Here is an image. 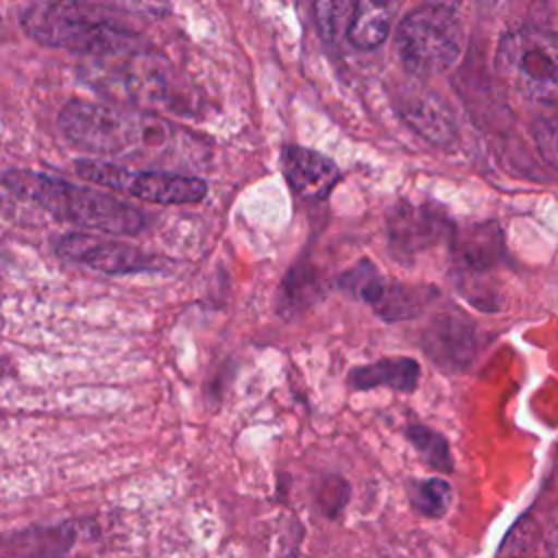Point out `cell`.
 Wrapping results in <instances>:
<instances>
[{"mask_svg": "<svg viewBox=\"0 0 558 558\" xmlns=\"http://www.w3.org/2000/svg\"><path fill=\"white\" fill-rule=\"evenodd\" d=\"M59 129L87 153L148 161H170V155H181V146L190 144L181 129L153 113L78 98L63 105Z\"/></svg>", "mask_w": 558, "mask_h": 558, "instance_id": "6da1fadb", "label": "cell"}, {"mask_svg": "<svg viewBox=\"0 0 558 558\" xmlns=\"http://www.w3.org/2000/svg\"><path fill=\"white\" fill-rule=\"evenodd\" d=\"M2 183L13 196L26 198L46 209L52 218L74 227L96 229L111 235H133L146 225V216L131 203L109 192L37 170H7Z\"/></svg>", "mask_w": 558, "mask_h": 558, "instance_id": "7a4b0ae2", "label": "cell"}, {"mask_svg": "<svg viewBox=\"0 0 558 558\" xmlns=\"http://www.w3.org/2000/svg\"><path fill=\"white\" fill-rule=\"evenodd\" d=\"M20 24L41 46L96 59L133 54L140 44L137 33L100 4L35 2L22 11Z\"/></svg>", "mask_w": 558, "mask_h": 558, "instance_id": "3957f363", "label": "cell"}, {"mask_svg": "<svg viewBox=\"0 0 558 558\" xmlns=\"http://www.w3.org/2000/svg\"><path fill=\"white\" fill-rule=\"evenodd\" d=\"M464 24L451 4H421L397 28V50L405 70L418 78L440 74L464 52Z\"/></svg>", "mask_w": 558, "mask_h": 558, "instance_id": "277c9868", "label": "cell"}, {"mask_svg": "<svg viewBox=\"0 0 558 558\" xmlns=\"http://www.w3.org/2000/svg\"><path fill=\"white\" fill-rule=\"evenodd\" d=\"M495 63L519 94L558 107V33L538 26L514 28L501 37Z\"/></svg>", "mask_w": 558, "mask_h": 558, "instance_id": "5b68a950", "label": "cell"}, {"mask_svg": "<svg viewBox=\"0 0 558 558\" xmlns=\"http://www.w3.org/2000/svg\"><path fill=\"white\" fill-rule=\"evenodd\" d=\"M74 170L89 183L124 192L155 205H194L207 194L205 179L170 170H131L126 166L92 157L76 159Z\"/></svg>", "mask_w": 558, "mask_h": 558, "instance_id": "8992f818", "label": "cell"}, {"mask_svg": "<svg viewBox=\"0 0 558 558\" xmlns=\"http://www.w3.org/2000/svg\"><path fill=\"white\" fill-rule=\"evenodd\" d=\"M87 81L94 89L116 102L131 105H161L172 102L168 70L157 59L142 52L105 57L89 63Z\"/></svg>", "mask_w": 558, "mask_h": 558, "instance_id": "52a82bcc", "label": "cell"}, {"mask_svg": "<svg viewBox=\"0 0 558 558\" xmlns=\"http://www.w3.org/2000/svg\"><path fill=\"white\" fill-rule=\"evenodd\" d=\"M336 288L351 299H357L386 323L408 320L418 316L438 294L432 286H410L384 277L371 259H360L355 266L338 275Z\"/></svg>", "mask_w": 558, "mask_h": 558, "instance_id": "ba28073f", "label": "cell"}, {"mask_svg": "<svg viewBox=\"0 0 558 558\" xmlns=\"http://www.w3.org/2000/svg\"><path fill=\"white\" fill-rule=\"evenodd\" d=\"M54 251L68 262L83 264L96 272L105 275H135L155 272L161 262L131 244H122L107 238H96L89 233H65L57 240Z\"/></svg>", "mask_w": 558, "mask_h": 558, "instance_id": "9c48e42d", "label": "cell"}, {"mask_svg": "<svg viewBox=\"0 0 558 558\" xmlns=\"http://www.w3.org/2000/svg\"><path fill=\"white\" fill-rule=\"evenodd\" d=\"M445 233V220L436 209L399 201L386 214V238L390 251L401 259L432 246Z\"/></svg>", "mask_w": 558, "mask_h": 558, "instance_id": "30bf717a", "label": "cell"}, {"mask_svg": "<svg viewBox=\"0 0 558 558\" xmlns=\"http://www.w3.org/2000/svg\"><path fill=\"white\" fill-rule=\"evenodd\" d=\"M279 163L290 190L305 201L327 198L340 181V170L336 161L305 146L286 144L281 148Z\"/></svg>", "mask_w": 558, "mask_h": 558, "instance_id": "8fae6325", "label": "cell"}, {"mask_svg": "<svg viewBox=\"0 0 558 558\" xmlns=\"http://www.w3.org/2000/svg\"><path fill=\"white\" fill-rule=\"evenodd\" d=\"M399 111L403 120L429 142L447 144L456 135L453 116L436 94L412 89L401 96Z\"/></svg>", "mask_w": 558, "mask_h": 558, "instance_id": "7c38bea8", "label": "cell"}, {"mask_svg": "<svg viewBox=\"0 0 558 558\" xmlns=\"http://www.w3.org/2000/svg\"><path fill=\"white\" fill-rule=\"evenodd\" d=\"M347 379L355 390H373L386 386L401 392H412L418 386L421 366L408 355L381 357L377 362L355 366L353 371H349Z\"/></svg>", "mask_w": 558, "mask_h": 558, "instance_id": "4fadbf2b", "label": "cell"}, {"mask_svg": "<svg viewBox=\"0 0 558 558\" xmlns=\"http://www.w3.org/2000/svg\"><path fill=\"white\" fill-rule=\"evenodd\" d=\"M469 336L471 331L464 320L451 314H445L434 318L427 325L423 333V349L434 362L442 366H451V364L460 366V364H466L469 360V351H471Z\"/></svg>", "mask_w": 558, "mask_h": 558, "instance_id": "5bb4252c", "label": "cell"}, {"mask_svg": "<svg viewBox=\"0 0 558 558\" xmlns=\"http://www.w3.org/2000/svg\"><path fill=\"white\" fill-rule=\"evenodd\" d=\"M390 33V11L379 2H355L347 39L360 50H373L386 41Z\"/></svg>", "mask_w": 558, "mask_h": 558, "instance_id": "9a60e30c", "label": "cell"}, {"mask_svg": "<svg viewBox=\"0 0 558 558\" xmlns=\"http://www.w3.org/2000/svg\"><path fill=\"white\" fill-rule=\"evenodd\" d=\"M453 259L473 270H482L493 264L497 248H499V233L493 227H473L466 231H460L453 238Z\"/></svg>", "mask_w": 558, "mask_h": 558, "instance_id": "2e32d148", "label": "cell"}, {"mask_svg": "<svg viewBox=\"0 0 558 558\" xmlns=\"http://www.w3.org/2000/svg\"><path fill=\"white\" fill-rule=\"evenodd\" d=\"M320 294L316 270L301 259L292 266V270L286 275L281 286V312H294L303 310L314 303V296Z\"/></svg>", "mask_w": 558, "mask_h": 558, "instance_id": "e0dca14e", "label": "cell"}, {"mask_svg": "<svg viewBox=\"0 0 558 558\" xmlns=\"http://www.w3.org/2000/svg\"><path fill=\"white\" fill-rule=\"evenodd\" d=\"M405 438L412 442V447L421 453V458L436 471L449 473L453 469L449 445L442 438V434L434 432L432 427L423 423H410L405 427Z\"/></svg>", "mask_w": 558, "mask_h": 558, "instance_id": "ac0fdd59", "label": "cell"}, {"mask_svg": "<svg viewBox=\"0 0 558 558\" xmlns=\"http://www.w3.org/2000/svg\"><path fill=\"white\" fill-rule=\"evenodd\" d=\"M408 495L423 517H442L451 504V486L440 477L414 480L408 484Z\"/></svg>", "mask_w": 558, "mask_h": 558, "instance_id": "d6986e66", "label": "cell"}, {"mask_svg": "<svg viewBox=\"0 0 558 558\" xmlns=\"http://www.w3.org/2000/svg\"><path fill=\"white\" fill-rule=\"evenodd\" d=\"M355 2L347 0H320L314 4V22L325 41L336 44L340 37H347Z\"/></svg>", "mask_w": 558, "mask_h": 558, "instance_id": "ffe728a7", "label": "cell"}, {"mask_svg": "<svg viewBox=\"0 0 558 558\" xmlns=\"http://www.w3.org/2000/svg\"><path fill=\"white\" fill-rule=\"evenodd\" d=\"M532 137L545 163L558 170V116H541L532 124Z\"/></svg>", "mask_w": 558, "mask_h": 558, "instance_id": "44dd1931", "label": "cell"}]
</instances>
